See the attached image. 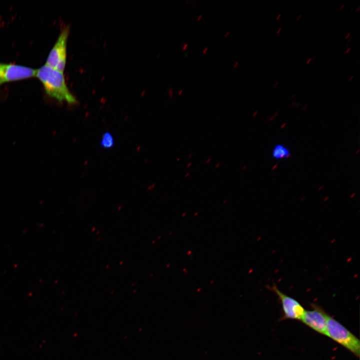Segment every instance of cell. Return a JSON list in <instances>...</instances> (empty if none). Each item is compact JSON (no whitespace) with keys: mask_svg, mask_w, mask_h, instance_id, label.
Segmentation results:
<instances>
[{"mask_svg":"<svg viewBox=\"0 0 360 360\" xmlns=\"http://www.w3.org/2000/svg\"><path fill=\"white\" fill-rule=\"evenodd\" d=\"M301 17H302V14H300L296 18V21H298L300 20V19L301 18Z\"/></svg>","mask_w":360,"mask_h":360,"instance_id":"603a6c76","label":"cell"},{"mask_svg":"<svg viewBox=\"0 0 360 360\" xmlns=\"http://www.w3.org/2000/svg\"><path fill=\"white\" fill-rule=\"evenodd\" d=\"M230 31L226 32V33L224 35V38H226L227 37H228V36L230 34Z\"/></svg>","mask_w":360,"mask_h":360,"instance_id":"5bb4252c","label":"cell"},{"mask_svg":"<svg viewBox=\"0 0 360 360\" xmlns=\"http://www.w3.org/2000/svg\"><path fill=\"white\" fill-rule=\"evenodd\" d=\"M278 82H276V83H275L274 86H273V88H276L277 86L278 85Z\"/></svg>","mask_w":360,"mask_h":360,"instance_id":"cb8c5ba5","label":"cell"},{"mask_svg":"<svg viewBox=\"0 0 360 360\" xmlns=\"http://www.w3.org/2000/svg\"><path fill=\"white\" fill-rule=\"evenodd\" d=\"M270 288L278 297L282 306L284 318L301 320L305 310L296 299L280 290L275 284Z\"/></svg>","mask_w":360,"mask_h":360,"instance_id":"8992f818","label":"cell"},{"mask_svg":"<svg viewBox=\"0 0 360 360\" xmlns=\"http://www.w3.org/2000/svg\"><path fill=\"white\" fill-rule=\"evenodd\" d=\"M312 58H309L307 60L306 62V64L307 65H308V64L310 63V62L312 61Z\"/></svg>","mask_w":360,"mask_h":360,"instance_id":"2e32d148","label":"cell"},{"mask_svg":"<svg viewBox=\"0 0 360 360\" xmlns=\"http://www.w3.org/2000/svg\"><path fill=\"white\" fill-rule=\"evenodd\" d=\"M312 310H305L301 321L316 332L326 336L328 314L320 306L312 304Z\"/></svg>","mask_w":360,"mask_h":360,"instance_id":"5b68a950","label":"cell"},{"mask_svg":"<svg viewBox=\"0 0 360 360\" xmlns=\"http://www.w3.org/2000/svg\"><path fill=\"white\" fill-rule=\"evenodd\" d=\"M282 27H280V28H278V31H277V32H276V34H278L280 33V31H281V30H282Z\"/></svg>","mask_w":360,"mask_h":360,"instance_id":"44dd1931","label":"cell"},{"mask_svg":"<svg viewBox=\"0 0 360 360\" xmlns=\"http://www.w3.org/2000/svg\"><path fill=\"white\" fill-rule=\"evenodd\" d=\"M188 46V44H184V46L182 48V50H186Z\"/></svg>","mask_w":360,"mask_h":360,"instance_id":"8fae6325","label":"cell"},{"mask_svg":"<svg viewBox=\"0 0 360 360\" xmlns=\"http://www.w3.org/2000/svg\"><path fill=\"white\" fill-rule=\"evenodd\" d=\"M353 78H354V76L353 75L351 76L348 79V81L350 82V80H352Z\"/></svg>","mask_w":360,"mask_h":360,"instance_id":"d4e9b609","label":"cell"},{"mask_svg":"<svg viewBox=\"0 0 360 360\" xmlns=\"http://www.w3.org/2000/svg\"><path fill=\"white\" fill-rule=\"evenodd\" d=\"M239 64H239L238 62H236L233 66V68H238V66H239Z\"/></svg>","mask_w":360,"mask_h":360,"instance_id":"30bf717a","label":"cell"},{"mask_svg":"<svg viewBox=\"0 0 360 360\" xmlns=\"http://www.w3.org/2000/svg\"><path fill=\"white\" fill-rule=\"evenodd\" d=\"M316 57V55H314L313 58H312V60H314L315 58Z\"/></svg>","mask_w":360,"mask_h":360,"instance_id":"4316f807","label":"cell"},{"mask_svg":"<svg viewBox=\"0 0 360 360\" xmlns=\"http://www.w3.org/2000/svg\"><path fill=\"white\" fill-rule=\"evenodd\" d=\"M202 14H200V15L198 16V17L197 18L196 20H197L198 22L200 21V20L202 19Z\"/></svg>","mask_w":360,"mask_h":360,"instance_id":"7c38bea8","label":"cell"},{"mask_svg":"<svg viewBox=\"0 0 360 360\" xmlns=\"http://www.w3.org/2000/svg\"><path fill=\"white\" fill-rule=\"evenodd\" d=\"M352 39V37H350V38L349 39L348 41V43L350 42V40Z\"/></svg>","mask_w":360,"mask_h":360,"instance_id":"484cf974","label":"cell"},{"mask_svg":"<svg viewBox=\"0 0 360 360\" xmlns=\"http://www.w3.org/2000/svg\"><path fill=\"white\" fill-rule=\"evenodd\" d=\"M69 33V26L62 30L50 51L46 63V65L62 72L66 64V47Z\"/></svg>","mask_w":360,"mask_h":360,"instance_id":"3957f363","label":"cell"},{"mask_svg":"<svg viewBox=\"0 0 360 360\" xmlns=\"http://www.w3.org/2000/svg\"><path fill=\"white\" fill-rule=\"evenodd\" d=\"M36 76L42 82L46 94L59 102L70 104L77 103V100L70 91L64 72L46 64L36 70Z\"/></svg>","mask_w":360,"mask_h":360,"instance_id":"6da1fadb","label":"cell"},{"mask_svg":"<svg viewBox=\"0 0 360 360\" xmlns=\"http://www.w3.org/2000/svg\"><path fill=\"white\" fill-rule=\"evenodd\" d=\"M280 16H281V14H280L278 16L277 18H276V20H279V18H280Z\"/></svg>","mask_w":360,"mask_h":360,"instance_id":"7402d4cb","label":"cell"},{"mask_svg":"<svg viewBox=\"0 0 360 360\" xmlns=\"http://www.w3.org/2000/svg\"><path fill=\"white\" fill-rule=\"evenodd\" d=\"M290 155L289 149L282 144H276L272 150V156L276 160L286 158Z\"/></svg>","mask_w":360,"mask_h":360,"instance_id":"52a82bcc","label":"cell"},{"mask_svg":"<svg viewBox=\"0 0 360 360\" xmlns=\"http://www.w3.org/2000/svg\"><path fill=\"white\" fill-rule=\"evenodd\" d=\"M36 70L13 64H0V85L36 76Z\"/></svg>","mask_w":360,"mask_h":360,"instance_id":"277c9868","label":"cell"},{"mask_svg":"<svg viewBox=\"0 0 360 360\" xmlns=\"http://www.w3.org/2000/svg\"><path fill=\"white\" fill-rule=\"evenodd\" d=\"M183 92H184V90H182V89L180 90L178 92V95L180 96H181L182 94L183 93Z\"/></svg>","mask_w":360,"mask_h":360,"instance_id":"e0dca14e","label":"cell"},{"mask_svg":"<svg viewBox=\"0 0 360 360\" xmlns=\"http://www.w3.org/2000/svg\"><path fill=\"white\" fill-rule=\"evenodd\" d=\"M208 50V47H206V48H204V49L203 50H202V54H205L207 52Z\"/></svg>","mask_w":360,"mask_h":360,"instance_id":"4fadbf2b","label":"cell"},{"mask_svg":"<svg viewBox=\"0 0 360 360\" xmlns=\"http://www.w3.org/2000/svg\"><path fill=\"white\" fill-rule=\"evenodd\" d=\"M181 44H181V46H180V47H181V48H182V46H183L184 45V42H182Z\"/></svg>","mask_w":360,"mask_h":360,"instance_id":"83f0119b","label":"cell"},{"mask_svg":"<svg viewBox=\"0 0 360 360\" xmlns=\"http://www.w3.org/2000/svg\"><path fill=\"white\" fill-rule=\"evenodd\" d=\"M296 95V94L294 93V94L292 95V98H293Z\"/></svg>","mask_w":360,"mask_h":360,"instance_id":"f1b7e54d","label":"cell"},{"mask_svg":"<svg viewBox=\"0 0 360 360\" xmlns=\"http://www.w3.org/2000/svg\"><path fill=\"white\" fill-rule=\"evenodd\" d=\"M350 50H351V48H348L346 50V51L344 52V54H348V53L349 52Z\"/></svg>","mask_w":360,"mask_h":360,"instance_id":"9a60e30c","label":"cell"},{"mask_svg":"<svg viewBox=\"0 0 360 360\" xmlns=\"http://www.w3.org/2000/svg\"><path fill=\"white\" fill-rule=\"evenodd\" d=\"M326 336L342 346L356 356L360 354L359 339L342 324L328 316Z\"/></svg>","mask_w":360,"mask_h":360,"instance_id":"7a4b0ae2","label":"cell"},{"mask_svg":"<svg viewBox=\"0 0 360 360\" xmlns=\"http://www.w3.org/2000/svg\"><path fill=\"white\" fill-rule=\"evenodd\" d=\"M360 10V6H358L356 10H354V12H358Z\"/></svg>","mask_w":360,"mask_h":360,"instance_id":"d6986e66","label":"cell"},{"mask_svg":"<svg viewBox=\"0 0 360 360\" xmlns=\"http://www.w3.org/2000/svg\"><path fill=\"white\" fill-rule=\"evenodd\" d=\"M114 144V140L112 134L106 132L103 134L100 142V146L104 148H112Z\"/></svg>","mask_w":360,"mask_h":360,"instance_id":"ba28073f","label":"cell"},{"mask_svg":"<svg viewBox=\"0 0 360 360\" xmlns=\"http://www.w3.org/2000/svg\"><path fill=\"white\" fill-rule=\"evenodd\" d=\"M350 34H351L350 32L348 33V34L346 36L345 38L348 39L350 37Z\"/></svg>","mask_w":360,"mask_h":360,"instance_id":"ffe728a7","label":"cell"},{"mask_svg":"<svg viewBox=\"0 0 360 360\" xmlns=\"http://www.w3.org/2000/svg\"><path fill=\"white\" fill-rule=\"evenodd\" d=\"M168 93L170 98H172L173 95H174V90H173L172 88H170L168 90Z\"/></svg>","mask_w":360,"mask_h":360,"instance_id":"9c48e42d","label":"cell"},{"mask_svg":"<svg viewBox=\"0 0 360 360\" xmlns=\"http://www.w3.org/2000/svg\"><path fill=\"white\" fill-rule=\"evenodd\" d=\"M344 6H345V3H344V4L341 6L340 7V10H342L343 9V8H344Z\"/></svg>","mask_w":360,"mask_h":360,"instance_id":"ac0fdd59","label":"cell"}]
</instances>
